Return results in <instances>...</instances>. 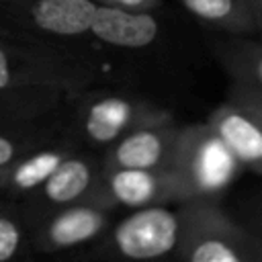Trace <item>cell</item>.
<instances>
[{"label":"cell","mask_w":262,"mask_h":262,"mask_svg":"<svg viewBox=\"0 0 262 262\" xmlns=\"http://www.w3.org/2000/svg\"><path fill=\"white\" fill-rule=\"evenodd\" d=\"M94 78L96 66L66 45L0 33V88H51L74 94Z\"/></svg>","instance_id":"1"},{"label":"cell","mask_w":262,"mask_h":262,"mask_svg":"<svg viewBox=\"0 0 262 262\" xmlns=\"http://www.w3.org/2000/svg\"><path fill=\"white\" fill-rule=\"evenodd\" d=\"M70 135L88 149H106L125 133L172 121V115L149 98L123 90H80L68 94Z\"/></svg>","instance_id":"2"},{"label":"cell","mask_w":262,"mask_h":262,"mask_svg":"<svg viewBox=\"0 0 262 262\" xmlns=\"http://www.w3.org/2000/svg\"><path fill=\"white\" fill-rule=\"evenodd\" d=\"M186 203L176 209L149 205L131 209L129 215L108 225L96 246V256L117 262H162L176 258L184 227Z\"/></svg>","instance_id":"3"},{"label":"cell","mask_w":262,"mask_h":262,"mask_svg":"<svg viewBox=\"0 0 262 262\" xmlns=\"http://www.w3.org/2000/svg\"><path fill=\"white\" fill-rule=\"evenodd\" d=\"M239 168L235 156L207 123L180 127L168 170L182 186L188 203L217 201Z\"/></svg>","instance_id":"4"},{"label":"cell","mask_w":262,"mask_h":262,"mask_svg":"<svg viewBox=\"0 0 262 262\" xmlns=\"http://www.w3.org/2000/svg\"><path fill=\"white\" fill-rule=\"evenodd\" d=\"M94 0H0V29L8 35L66 45L90 37Z\"/></svg>","instance_id":"5"},{"label":"cell","mask_w":262,"mask_h":262,"mask_svg":"<svg viewBox=\"0 0 262 262\" xmlns=\"http://www.w3.org/2000/svg\"><path fill=\"white\" fill-rule=\"evenodd\" d=\"M186 209V227L174 262H260L258 242L215 201H190Z\"/></svg>","instance_id":"6"},{"label":"cell","mask_w":262,"mask_h":262,"mask_svg":"<svg viewBox=\"0 0 262 262\" xmlns=\"http://www.w3.org/2000/svg\"><path fill=\"white\" fill-rule=\"evenodd\" d=\"M102 158H96L88 147L68 156L43 184L20 199L18 209L27 227L31 229L39 219L55 209L76 203H92L102 178Z\"/></svg>","instance_id":"7"},{"label":"cell","mask_w":262,"mask_h":262,"mask_svg":"<svg viewBox=\"0 0 262 262\" xmlns=\"http://www.w3.org/2000/svg\"><path fill=\"white\" fill-rule=\"evenodd\" d=\"M207 127L225 143L242 168L260 172L262 92L229 88L227 100L211 113Z\"/></svg>","instance_id":"8"},{"label":"cell","mask_w":262,"mask_h":262,"mask_svg":"<svg viewBox=\"0 0 262 262\" xmlns=\"http://www.w3.org/2000/svg\"><path fill=\"white\" fill-rule=\"evenodd\" d=\"M92 203L115 211L119 207L139 209L149 205H180L188 201L170 170L104 168Z\"/></svg>","instance_id":"9"},{"label":"cell","mask_w":262,"mask_h":262,"mask_svg":"<svg viewBox=\"0 0 262 262\" xmlns=\"http://www.w3.org/2000/svg\"><path fill=\"white\" fill-rule=\"evenodd\" d=\"M111 213L113 211L94 203H76L55 209L29 229L31 244L43 254L90 244L106 231Z\"/></svg>","instance_id":"10"},{"label":"cell","mask_w":262,"mask_h":262,"mask_svg":"<svg viewBox=\"0 0 262 262\" xmlns=\"http://www.w3.org/2000/svg\"><path fill=\"white\" fill-rule=\"evenodd\" d=\"M180 127L172 121L137 127L108 145L102 154L104 168L168 170Z\"/></svg>","instance_id":"11"},{"label":"cell","mask_w":262,"mask_h":262,"mask_svg":"<svg viewBox=\"0 0 262 262\" xmlns=\"http://www.w3.org/2000/svg\"><path fill=\"white\" fill-rule=\"evenodd\" d=\"M82 147L84 145L78 143L70 133L55 135L51 141L39 145L37 149L0 170V192L14 201L25 199L39 184H43L68 156Z\"/></svg>","instance_id":"12"},{"label":"cell","mask_w":262,"mask_h":262,"mask_svg":"<svg viewBox=\"0 0 262 262\" xmlns=\"http://www.w3.org/2000/svg\"><path fill=\"white\" fill-rule=\"evenodd\" d=\"M160 33L154 12H127L111 6H96L94 20L90 25V37L113 47L139 49L156 41Z\"/></svg>","instance_id":"13"},{"label":"cell","mask_w":262,"mask_h":262,"mask_svg":"<svg viewBox=\"0 0 262 262\" xmlns=\"http://www.w3.org/2000/svg\"><path fill=\"white\" fill-rule=\"evenodd\" d=\"M68 92L51 88H0V129H14L57 119Z\"/></svg>","instance_id":"14"},{"label":"cell","mask_w":262,"mask_h":262,"mask_svg":"<svg viewBox=\"0 0 262 262\" xmlns=\"http://www.w3.org/2000/svg\"><path fill=\"white\" fill-rule=\"evenodd\" d=\"M199 23L223 35H254L262 27V0H178Z\"/></svg>","instance_id":"15"},{"label":"cell","mask_w":262,"mask_h":262,"mask_svg":"<svg viewBox=\"0 0 262 262\" xmlns=\"http://www.w3.org/2000/svg\"><path fill=\"white\" fill-rule=\"evenodd\" d=\"M213 53L229 78V88L262 92V45L250 35H225Z\"/></svg>","instance_id":"16"},{"label":"cell","mask_w":262,"mask_h":262,"mask_svg":"<svg viewBox=\"0 0 262 262\" xmlns=\"http://www.w3.org/2000/svg\"><path fill=\"white\" fill-rule=\"evenodd\" d=\"M59 117L35 125L14 127V129H0V170L16 162L18 158L27 156L29 151L37 149L39 145L51 141L59 135Z\"/></svg>","instance_id":"17"},{"label":"cell","mask_w":262,"mask_h":262,"mask_svg":"<svg viewBox=\"0 0 262 262\" xmlns=\"http://www.w3.org/2000/svg\"><path fill=\"white\" fill-rule=\"evenodd\" d=\"M27 223L18 207L0 203V262H14L25 246Z\"/></svg>","instance_id":"18"},{"label":"cell","mask_w":262,"mask_h":262,"mask_svg":"<svg viewBox=\"0 0 262 262\" xmlns=\"http://www.w3.org/2000/svg\"><path fill=\"white\" fill-rule=\"evenodd\" d=\"M96 4L127 10V12H156L162 0H94Z\"/></svg>","instance_id":"19"},{"label":"cell","mask_w":262,"mask_h":262,"mask_svg":"<svg viewBox=\"0 0 262 262\" xmlns=\"http://www.w3.org/2000/svg\"><path fill=\"white\" fill-rule=\"evenodd\" d=\"M0 33H2V29H0Z\"/></svg>","instance_id":"20"}]
</instances>
